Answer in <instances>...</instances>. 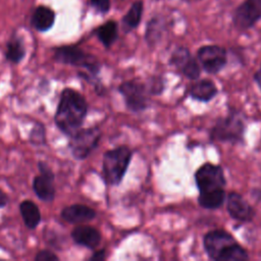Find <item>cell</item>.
Returning <instances> with one entry per match:
<instances>
[{
    "label": "cell",
    "instance_id": "obj_1",
    "mask_svg": "<svg viewBox=\"0 0 261 261\" xmlns=\"http://www.w3.org/2000/svg\"><path fill=\"white\" fill-rule=\"evenodd\" d=\"M87 112L88 103L85 97L71 88H65L60 95L55 123L64 135L70 137L82 128Z\"/></svg>",
    "mask_w": 261,
    "mask_h": 261
},
{
    "label": "cell",
    "instance_id": "obj_2",
    "mask_svg": "<svg viewBox=\"0 0 261 261\" xmlns=\"http://www.w3.org/2000/svg\"><path fill=\"white\" fill-rule=\"evenodd\" d=\"M203 244L206 253L212 260L241 261L249 259L247 251L225 230L215 229L207 232Z\"/></svg>",
    "mask_w": 261,
    "mask_h": 261
},
{
    "label": "cell",
    "instance_id": "obj_3",
    "mask_svg": "<svg viewBox=\"0 0 261 261\" xmlns=\"http://www.w3.org/2000/svg\"><path fill=\"white\" fill-rule=\"evenodd\" d=\"M132 151L126 146L116 147L108 150L103 156V176L108 185H118L129 165L132 159Z\"/></svg>",
    "mask_w": 261,
    "mask_h": 261
},
{
    "label": "cell",
    "instance_id": "obj_4",
    "mask_svg": "<svg viewBox=\"0 0 261 261\" xmlns=\"http://www.w3.org/2000/svg\"><path fill=\"white\" fill-rule=\"evenodd\" d=\"M54 58L57 62L86 68L92 75L100 71L98 59L75 46H61L54 49Z\"/></svg>",
    "mask_w": 261,
    "mask_h": 261
},
{
    "label": "cell",
    "instance_id": "obj_5",
    "mask_svg": "<svg viewBox=\"0 0 261 261\" xmlns=\"http://www.w3.org/2000/svg\"><path fill=\"white\" fill-rule=\"evenodd\" d=\"M195 180L199 194L224 190L223 188L226 184L221 166L212 163H204L201 165L195 173Z\"/></svg>",
    "mask_w": 261,
    "mask_h": 261
},
{
    "label": "cell",
    "instance_id": "obj_6",
    "mask_svg": "<svg viewBox=\"0 0 261 261\" xmlns=\"http://www.w3.org/2000/svg\"><path fill=\"white\" fill-rule=\"evenodd\" d=\"M244 123L237 114L219 118L210 132V138L220 142L237 143L243 139Z\"/></svg>",
    "mask_w": 261,
    "mask_h": 261
},
{
    "label": "cell",
    "instance_id": "obj_7",
    "mask_svg": "<svg viewBox=\"0 0 261 261\" xmlns=\"http://www.w3.org/2000/svg\"><path fill=\"white\" fill-rule=\"evenodd\" d=\"M101 138V132L98 127L82 129L70 136L69 149L74 158L83 160L87 158L98 146Z\"/></svg>",
    "mask_w": 261,
    "mask_h": 261
},
{
    "label": "cell",
    "instance_id": "obj_8",
    "mask_svg": "<svg viewBox=\"0 0 261 261\" xmlns=\"http://www.w3.org/2000/svg\"><path fill=\"white\" fill-rule=\"evenodd\" d=\"M261 19V0H245L234 10L232 23L238 31L244 32Z\"/></svg>",
    "mask_w": 261,
    "mask_h": 261
},
{
    "label": "cell",
    "instance_id": "obj_9",
    "mask_svg": "<svg viewBox=\"0 0 261 261\" xmlns=\"http://www.w3.org/2000/svg\"><path fill=\"white\" fill-rule=\"evenodd\" d=\"M119 93L124 98L126 107L134 112H141L148 106L147 90L143 83L127 81L118 87Z\"/></svg>",
    "mask_w": 261,
    "mask_h": 261
},
{
    "label": "cell",
    "instance_id": "obj_10",
    "mask_svg": "<svg viewBox=\"0 0 261 261\" xmlns=\"http://www.w3.org/2000/svg\"><path fill=\"white\" fill-rule=\"evenodd\" d=\"M197 59L208 73H218L226 64V51L218 45H206L199 48Z\"/></svg>",
    "mask_w": 261,
    "mask_h": 261
},
{
    "label": "cell",
    "instance_id": "obj_11",
    "mask_svg": "<svg viewBox=\"0 0 261 261\" xmlns=\"http://www.w3.org/2000/svg\"><path fill=\"white\" fill-rule=\"evenodd\" d=\"M40 174L33 180V190L37 197L44 202H51L55 198L56 190L54 186L55 175L45 162L38 163Z\"/></svg>",
    "mask_w": 261,
    "mask_h": 261
},
{
    "label": "cell",
    "instance_id": "obj_12",
    "mask_svg": "<svg viewBox=\"0 0 261 261\" xmlns=\"http://www.w3.org/2000/svg\"><path fill=\"white\" fill-rule=\"evenodd\" d=\"M170 62L190 80H197L200 76L201 68L198 59L193 57L185 47H178L173 51Z\"/></svg>",
    "mask_w": 261,
    "mask_h": 261
},
{
    "label": "cell",
    "instance_id": "obj_13",
    "mask_svg": "<svg viewBox=\"0 0 261 261\" xmlns=\"http://www.w3.org/2000/svg\"><path fill=\"white\" fill-rule=\"evenodd\" d=\"M226 208L229 215L238 221H251L255 215V211L252 206L243 198L242 195L236 192L228 194Z\"/></svg>",
    "mask_w": 261,
    "mask_h": 261
},
{
    "label": "cell",
    "instance_id": "obj_14",
    "mask_svg": "<svg viewBox=\"0 0 261 261\" xmlns=\"http://www.w3.org/2000/svg\"><path fill=\"white\" fill-rule=\"evenodd\" d=\"M71 238L75 244L88 249H95L101 242L100 231L90 225H79L71 231Z\"/></svg>",
    "mask_w": 261,
    "mask_h": 261
},
{
    "label": "cell",
    "instance_id": "obj_15",
    "mask_svg": "<svg viewBox=\"0 0 261 261\" xmlns=\"http://www.w3.org/2000/svg\"><path fill=\"white\" fill-rule=\"evenodd\" d=\"M61 217L69 223H83L93 220L96 217V211L83 204H73L62 209Z\"/></svg>",
    "mask_w": 261,
    "mask_h": 261
},
{
    "label": "cell",
    "instance_id": "obj_16",
    "mask_svg": "<svg viewBox=\"0 0 261 261\" xmlns=\"http://www.w3.org/2000/svg\"><path fill=\"white\" fill-rule=\"evenodd\" d=\"M189 93L195 100L208 102L217 94V88L212 81L203 79L193 83L190 87Z\"/></svg>",
    "mask_w": 261,
    "mask_h": 261
},
{
    "label": "cell",
    "instance_id": "obj_17",
    "mask_svg": "<svg viewBox=\"0 0 261 261\" xmlns=\"http://www.w3.org/2000/svg\"><path fill=\"white\" fill-rule=\"evenodd\" d=\"M19 211L25 226L35 229L41 222V213L38 206L31 200H23L19 204Z\"/></svg>",
    "mask_w": 261,
    "mask_h": 261
},
{
    "label": "cell",
    "instance_id": "obj_18",
    "mask_svg": "<svg viewBox=\"0 0 261 261\" xmlns=\"http://www.w3.org/2000/svg\"><path fill=\"white\" fill-rule=\"evenodd\" d=\"M54 19V12L50 8L45 6H39L33 14L32 23L38 31L45 32L52 28Z\"/></svg>",
    "mask_w": 261,
    "mask_h": 261
},
{
    "label": "cell",
    "instance_id": "obj_19",
    "mask_svg": "<svg viewBox=\"0 0 261 261\" xmlns=\"http://www.w3.org/2000/svg\"><path fill=\"white\" fill-rule=\"evenodd\" d=\"M144 5L141 0L135 1L128 11L122 17V28L125 33L135 30L141 22Z\"/></svg>",
    "mask_w": 261,
    "mask_h": 261
},
{
    "label": "cell",
    "instance_id": "obj_20",
    "mask_svg": "<svg viewBox=\"0 0 261 261\" xmlns=\"http://www.w3.org/2000/svg\"><path fill=\"white\" fill-rule=\"evenodd\" d=\"M96 35L99 41L106 47L109 48L118 37L117 23L114 20H109L104 24L100 25L96 30Z\"/></svg>",
    "mask_w": 261,
    "mask_h": 261
},
{
    "label": "cell",
    "instance_id": "obj_21",
    "mask_svg": "<svg viewBox=\"0 0 261 261\" xmlns=\"http://www.w3.org/2000/svg\"><path fill=\"white\" fill-rule=\"evenodd\" d=\"M225 199V192L224 190L211 192V193H204L199 194L198 202L201 207L206 209H216L219 208Z\"/></svg>",
    "mask_w": 261,
    "mask_h": 261
},
{
    "label": "cell",
    "instance_id": "obj_22",
    "mask_svg": "<svg viewBox=\"0 0 261 261\" xmlns=\"http://www.w3.org/2000/svg\"><path fill=\"white\" fill-rule=\"evenodd\" d=\"M25 55V50L22 43L18 39L10 40L7 44L6 59L12 63H19Z\"/></svg>",
    "mask_w": 261,
    "mask_h": 261
},
{
    "label": "cell",
    "instance_id": "obj_23",
    "mask_svg": "<svg viewBox=\"0 0 261 261\" xmlns=\"http://www.w3.org/2000/svg\"><path fill=\"white\" fill-rule=\"evenodd\" d=\"M30 142L36 146H40L45 143V127L42 123H35L30 134Z\"/></svg>",
    "mask_w": 261,
    "mask_h": 261
},
{
    "label": "cell",
    "instance_id": "obj_24",
    "mask_svg": "<svg viewBox=\"0 0 261 261\" xmlns=\"http://www.w3.org/2000/svg\"><path fill=\"white\" fill-rule=\"evenodd\" d=\"M34 259L36 261H58L59 260L58 256L49 250H42L38 252Z\"/></svg>",
    "mask_w": 261,
    "mask_h": 261
},
{
    "label": "cell",
    "instance_id": "obj_25",
    "mask_svg": "<svg viewBox=\"0 0 261 261\" xmlns=\"http://www.w3.org/2000/svg\"><path fill=\"white\" fill-rule=\"evenodd\" d=\"M91 5L101 13H107L110 9V0H90Z\"/></svg>",
    "mask_w": 261,
    "mask_h": 261
},
{
    "label": "cell",
    "instance_id": "obj_26",
    "mask_svg": "<svg viewBox=\"0 0 261 261\" xmlns=\"http://www.w3.org/2000/svg\"><path fill=\"white\" fill-rule=\"evenodd\" d=\"M104 259H105V250H100V251L94 253L90 258V260H92V261H101Z\"/></svg>",
    "mask_w": 261,
    "mask_h": 261
},
{
    "label": "cell",
    "instance_id": "obj_27",
    "mask_svg": "<svg viewBox=\"0 0 261 261\" xmlns=\"http://www.w3.org/2000/svg\"><path fill=\"white\" fill-rule=\"evenodd\" d=\"M8 202V197L7 195L2 191L0 190V208H3Z\"/></svg>",
    "mask_w": 261,
    "mask_h": 261
}]
</instances>
